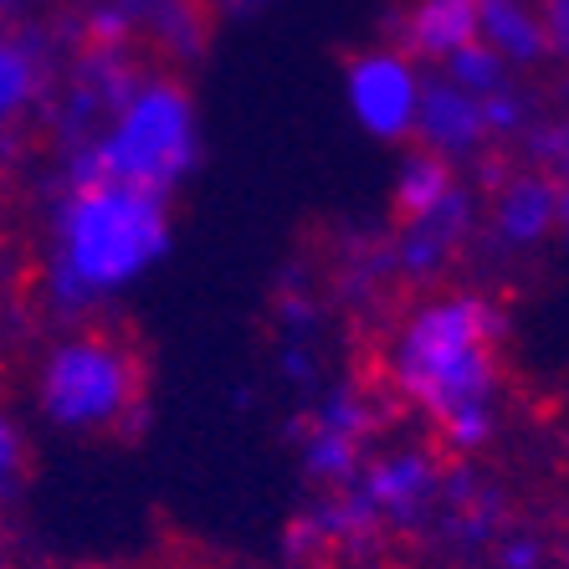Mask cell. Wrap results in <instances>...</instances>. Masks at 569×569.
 <instances>
[{"label":"cell","mask_w":569,"mask_h":569,"mask_svg":"<svg viewBox=\"0 0 569 569\" xmlns=\"http://www.w3.org/2000/svg\"><path fill=\"white\" fill-rule=\"evenodd\" d=\"M416 139L421 149L441 159H462V154H477V149L488 144V119H482V98L462 93L457 82L437 78L416 82V119H411Z\"/></svg>","instance_id":"7"},{"label":"cell","mask_w":569,"mask_h":569,"mask_svg":"<svg viewBox=\"0 0 569 569\" xmlns=\"http://www.w3.org/2000/svg\"><path fill=\"white\" fill-rule=\"evenodd\" d=\"M21 477H27V441L11 421H0V498L21 488Z\"/></svg>","instance_id":"17"},{"label":"cell","mask_w":569,"mask_h":569,"mask_svg":"<svg viewBox=\"0 0 569 569\" xmlns=\"http://www.w3.org/2000/svg\"><path fill=\"white\" fill-rule=\"evenodd\" d=\"M149 365L133 333L88 329L72 333L41 365V411L67 431L129 437V421L144 416Z\"/></svg>","instance_id":"3"},{"label":"cell","mask_w":569,"mask_h":569,"mask_svg":"<svg viewBox=\"0 0 569 569\" xmlns=\"http://www.w3.org/2000/svg\"><path fill=\"white\" fill-rule=\"evenodd\" d=\"M498 308L488 298H441L406 323L396 345V380L457 451L492 437L498 390Z\"/></svg>","instance_id":"1"},{"label":"cell","mask_w":569,"mask_h":569,"mask_svg":"<svg viewBox=\"0 0 569 569\" xmlns=\"http://www.w3.org/2000/svg\"><path fill=\"white\" fill-rule=\"evenodd\" d=\"M431 488H437V472H431L426 457H385V462H375V472L359 498H365L375 513L411 518L416 508L431 498Z\"/></svg>","instance_id":"11"},{"label":"cell","mask_w":569,"mask_h":569,"mask_svg":"<svg viewBox=\"0 0 569 569\" xmlns=\"http://www.w3.org/2000/svg\"><path fill=\"white\" fill-rule=\"evenodd\" d=\"M467 226H472V196H467L462 186L451 190L447 200H437L426 216L400 221V262H406V272H416V278L437 272V267L462 247Z\"/></svg>","instance_id":"8"},{"label":"cell","mask_w":569,"mask_h":569,"mask_svg":"<svg viewBox=\"0 0 569 569\" xmlns=\"http://www.w3.org/2000/svg\"><path fill=\"white\" fill-rule=\"evenodd\" d=\"M164 247H170L164 196L113 174H78L62 211L57 292L62 303H82L88 292H108L139 278Z\"/></svg>","instance_id":"2"},{"label":"cell","mask_w":569,"mask_h":569,"mask_svg":"<svg viewBox=\"0 0 569 569\" xmlns=\"http://www.w3.org/2000/svg\"><path fill=\"white\" fill-rule=\"evenodd\" d=\"M451 190H457L451 164L441 154H431V149H421V154L406 164V174H400V186H396V216H400V221L426 216L437 200H447Z\"/></svg>","instance_id":"14"},{"label":"cell","mask_w":569,"mask_h":569,"mask_svg":"<svg viewBox=\"0 0 569 569\" xmlns=\"http://www.w3.org/2000/svg\"><path fill=\"white\" fill-rule=\"evenodd\" d=\"M559 569H569V533H565V543H559Z\"/></svg>","instance_id":"20"},{"label":"cell","mask_w":569,"mask_h":569,"mask_svg":"<svg viewBox=\"0 0 569 569\" xmlns=\"http://www.w3.org/2000/svg\"><path fill=\"white\" fill-rule=\"evenodd\" d=\"M237 6H267V0H237Z\"/></svg>","instance_id":"22"},{"label":"cell","mask_w":569,"mask_h":569,"mask_svg":"<svg viewBox=\"0 0 569 569\" xmlns=\"http://www.w3.org/2000/svg\"><path fill=\"white\" fill-rule=\"evenodd\" d=\"M565 98H569V88H565ZM529 149L539 159V170H549L555 180H569V108L529 133Z\"/></svg>","instance_id":"15"},{"label":"cell","mask_w":569,"mask_h":569,"mask_svg":"<svg viewBox=\"0 0 569 569\" xmlns=\"http://www.w3.org/2000/svg\"><path fill=\"white\" fill-rule=\"evenodd\" d=\"M539 559H543V549H539L533 539H513V543L503 549V565H508V569H539Z\"/></svg>","instance_id":"18"},{"label":"cell","mask_w":569,"mask_h":569,"mask_svg":"<svg viewBox=\"0 0 569 569\" xmlns=\"http://www.w3.org/2000/svg\"><path fill=\"white\" fill-rule=\"evenodd\" d=\"M539 21H543V47H549V57L569 72V0H539Z\"/></svg>","instance_id":"16"},{"label":"cell","mask_w":569,"mask_h":569,"mask_svg":"<svg viewBox=\"0 0 569 569\" xmlns=\"http://www.w3.org/2000/svg\"><path fill=\"white\" fill-rule=\"evenodd\" d=\"M477 41H488L508 67L549 62L539 0H477Z\"/></svg>","instance_id":"9"},{"label":"cell","mask_w":569,"mask_h":569,"mask_svg":"<svg viewBox=\"0 0 569 569\" xmlns=\"http://www.w3.org/2000/svg\"><path fill=\"white\" fill-rule=\"evenodd\" d=\"M441 78L457 82L472 98H492V93H503V88H513V67L492 52L488 41H467L451 57H441Z\"/></svg>","instance_id":"13"},{"label":"cell","mask_w":569,"mask_h":569,"mask_svg":"<svg viewBox=\"0 0 569 569\" xmlns=\"http://www.w3.org/2000/svg\"><path fill=\"white\" fill-rule=\"evenodd\" d=\"M349 103H355L359 123L380 139H400L411 133L416 119V72L406 57L390 52H365L349 57Z\"/></svg>","instance_id":"5"},{"label":"cell","mask_w":569,"mask_h":569,"mask_svg":"<svg viewBox=\"0 0 569 569\" xmlns=\"http://www.w3.org/2000/svg\"><path fill=\"white\" fill-rule=\"evenodd\" d=\"M190 164H196V108H190V93L170 78H154L129 93V103L113 119V133L103 144H93V154L82 159L78 174H113V180H129L139 190L170 196L190 174Z\"/></svg>","instance_id":"4"},{"label":"cell","mask_w":569,"mask_h":569,"mask_svg":"<svg viewBox=\"0 0 569 569\" xmlns=\"http://www.w3.org/2000/svg\"><path fill=\"white\" fill-rule=\"evenodd\" d=\"M119 6H164V0H119Z\"/></svg>","instance_id":"21"},{"label":"cell","mask_w":569,"mask_h":569,"mask_svg":"<svg viewBox=\"0 0 569 569\" xmlns=\"http://www.w3.org/2000/svg\"><path fill=\"white\" fill-rule=\"evenodd\" d=\"M467 41H477V0H416L406 21V47L416 57L441 62Z\"/></svg>","instance_id":"10"},{"label":"cell","mask_w":569,"mask_h":569,"mask_svg":"<svg viewBox=\"0 0 569 569\" xmlns=\"http://www.w3.org/2000/svg\"><path fill=\"white\" fill-rule=\"evenodd\" d=\"M559 226V180L539 164L529 170H503L492 174V231L503 247L529 252L539 241L555 237Z\"/></svg>","instance_id":"6"},{"label":"cell","mask_w":569,"mask_h":569,"mask_svg":"<svg viewBox=\"0 0 569 569\" xmlns=\"http://www.w3.org/2000/svg\"><path fill=\"white\" fill-rule=\"evenodd\" d=\"M41 93V62L27 41L0 37V129L16 123Z\"/></svg>","instance_id":"12"},{"label":"cell","mask_w":569,"mask_h":569,"mask_svg":"<svg viewBox=\"0 0 569 569\" xmlns=\"http://www.w3.org/2000/svg\"><path fill=\"white\" fill-rule=\"evenodd\" d=\"M555 237H565V247H569V180H559V226H555Z\"/></svg>","instance_id":"19"}]
</instances>
